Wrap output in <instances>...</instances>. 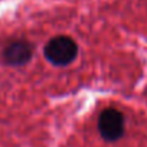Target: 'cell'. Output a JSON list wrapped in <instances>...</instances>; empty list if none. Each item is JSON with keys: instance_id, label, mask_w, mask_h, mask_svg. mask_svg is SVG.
I'll return each instance as SVG.
<instances>
[{"instance_id": "obj_1", "label": "cell", "mask_w": 147, "mask_h": 147, "mask_svg": "<svg viewBox=\"0 0 147 147\" xmlns=\"http://www.w3.org/2000/svg\"><path fill=\"white\" fill-rule=\"evenodd\" d=\"M45 58L55 66H66L75 61L78 55V45L69 36L61 35L52 38L45 49H43Z\"/></svg>"}, {"instance_id": "obj_2", "label": "cell", "mask_w": 147, "mask_h": 147, "mask_svg": "<svg viewBox=\"0 0 147 147\" xmlns=\"http://www.w3.org/2000/svg\"><path fill=\"white\" fill-rule=\"evenodd\" d=\"M98 131L105 141H117L124 134V115L115 108H105L98 117Z\"/></svg>"}, {"instance_id": "obj_3", "label": "cell", "mask_w": 147, "mask_h": 147, "mask_svg": "<svg viewBox=\"0 0 147 147\" xmlns=\"http://www.w3.org/2000/svg\"><path fill=\"white\" fill-rule=\"evenodd\" d=\"M5 62L12 66H22L32 58V46L26 40H15L9 43L3 52Z\"/></svg>"}]
</instances>
